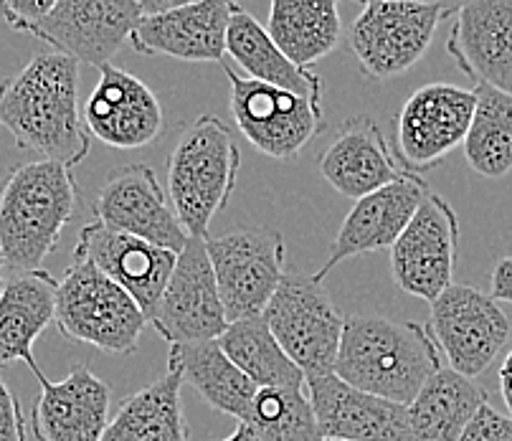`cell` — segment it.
I'll return each mask as SVG.
<instances>
[{
  "label": "cell",
  "instance_id": "1",
  "mask_svg": "<svg viewBox=\"0 0 512 441\" xmlns=\"http://www.w3.org/2000/svg\"><path fill=\"white\" fill-rule=\"evenodd\" d=\"M0 127L44 160L77 168L89 155L79 107V61L59 51L36 54L16 77L0 82Z\"/></svg>",
  "mask_w": 512,
  "mask_h": 441
},
{
  "label": "cell",
  "instance_id": "2",
  "mask_svg": "<svg viewBox=\"0 0 512 441\" xmlns=\"http://www.w3.org/2000/svg\"><path fill=\"white\" fill-rule=\"evenodd\" d=\"M439 371L442 358L426 325L373 315L345 322L335 376L348 386L409 406Z\"/></svg>",
  "mask_w": 512,
  "mask_h": 441
},
{
  "label": "cell",
  "instance_id": "3",
  "mask_svg": "<svg viewBox=\"0 0 512 441\" xmlns=\"http://www.w3.org/2000/svg\"><path fill=\"white\" fill-rule=\"evenodd\" d=\"M74 170L54 160H31L0 183V259L8 269L36 272L59 246L77 211Z\"/></svg>",
  "mask_w": 512,
  "mask_h": 441
},
{
  "label": "cell",
  "instance_id": "4",
  "mask_svg": "<svg viewBox=\"0 0 512 441\" xmlns=\"http://www.w3.org/2000/svg\"><path fill=\"white\" fill-rule=\"evenodd\" d=\"M241 150L221 117L203 115L180 132L168 158V196L191 239H208L216 213L224 211L239 178Z\"/></svg>",
  "mask_w": 512,
  "mask_h": 441
},
{
  "label": "cell",
  "instance_id": "5",
  "mask_svg": "<svg viewBox=\"0 0 512 441\" xmlns=\"http://www.w3.org/2000/svg\"><path fill=\"white\" fill-rule=\"evenodd\" d=\"M59 333L109 355H130L140 345L148 317L135 297L92 262L74 259L56 287Z\"/></svg>",
  "mask_w": 512,
  "mask_h": 441
},
{
  "label": "cell",
  "instance_id": "6",
  "mask_svg": "<svg viewBox=\"0 0 512 441\" xmlns=\"http://www.w3.org/2000/svg\"><path fill=\"white\" fill-rule=\"evenodd\" d=\"M452 13L419 0H365L350 26V49L360 71L388 82L414 69L434 44L439 23Z\"/></svg>",
  "mask_w": 512,
  "mask_h": 441
},
{
  "label": "cell",
  "instance_id": "7",
  "mask_svg": "<svg viewBox=\"0 0 512 441\" xmlns=\"http://www.w3.org/2000/svg\"><path fill=\"white\" fill-rule=\"evenodd\" d=\"M262 317L305 381L335 373L348 320L315 277L284 274Z\"/></svg>",
  "mask_w": 512,
  "mask_h": 441
},
{
  "label": "cell",
  "instance_id": "8",
  "mask_svg": "<svg viewBox=\"0 0 512 441\" xmlns=\"http://www.w3.org/2000/svg\"><path fill=\"white\" fill-rule=\"evenodd\" d=\"M208 259L229 322L262 317L284 279V239L279 231L236 229L208 236Z\"/></svg>",
  "mask_w": 512,
  "mask_h": 441
},
{
  "label": "cell",
  "instance_id": "9",
  "mask_svg": "<svg viewBox=\"0 0 512 441\" xmlns=\"http://www.w3.org/2000/svg\"><path fill=\"white\" fill-rule=\"evenodd\" d=\"M229 79V107L236 127L251 145L274 160H292L325 127L322 102L287 89L239 77L224 64Z\"/></svg>",
  "mask_w": 512,
  "mask_h": 441
},
{
  "label": "cell",
  "instance_id": "10",
  "mask_svg": "<svg viewBox=\"0 0 512 441\" xmlns=\"http://www.w3.org/2000/svg\"><path fill=\"white\" fill-rule=\"evenodd\" d=\"M429 333L449 368L474 381L502 353L512 325L492 294L472 284H452L431 302Z\"/></svg>",
  "mask_w": 512,
  "mask_h": 441
},
{
  "label": "cell",
  "instance_id": "11",
  "mask_svg": "<svg viewBox=\"0 0 512 441\" xmlns=\"http://www.w3.org/2000/svg\"><path fill=\"white\" fill-rule=\"evenodd\" d=\"M477 94L436 82L416 89L393 117L396 160L406 173H426L457 150L472 125Z\"/></svg>",
  "mask_w": 512,
  "mask_h": 441
},
{
  "label": "cell",
  "instance_id": "12",
  "mask_svg": "<svg viewBox=\"0 0 512 441\" xmlns=\"http://www.w3.org/2000/svg\"><path fill=\"white\" fill-rule=\"evenodd\" d=\"M150 325L170 345L208 343L224 335L229 317L218 297L206 239H188L183 246Z\"/></svg>",
  "mask_w": 512,
  "mask_h": 441
},
{
  "label": "cell",
  "instance_id": "13",
  "mask_svg": "<svg viewBox=\"0 0 512 441\" xmlns=\"http://www.w3.org/2000/svg\"><path fill=\"white\" fill-rule=\"evenodd\" d=\"M459 221L442 196L429 193L406 231L391 246V274L401 292L434 302L454 279Z\"/></svg>",
  "mask_w": 512,
  "mask_h": 441
},
{
  "label": "cell",
  "instance_id": "14",
  "mask_svg": "<svg viewBox=\"0 0 512 441\" xmlns=\"http://www.w3.org/2000/svg\"><path fill=\"white\" fill-rule=\"evenodd\" d=\"M92 213L97 224L173 254L191 239L148 163L122 165L109 175L92 201Z\"/></svg>",
  "mask_w": 512,
  "mask_h": 441
},
{
  "label": "cell",
  "instance_id": "15",
  "mask_svg": "<svg viewBox=\"0 0 512 441\" xmlns=\"http://www.w3.org/2000/svg\"><path fill=\"white\" fill-rule=\"evenodd\" d=\"M142 18L135 0H56L31 36L79 64H112Z\"/></svg>",
  "mask_w": 512,
  "mask_h": 441
},
{
  "label": "cell",
  "instance_id": "16",
  "mask_svg": "<svg viewBox=\"0 0 512 441\" xmlns=\"http://www.w3.org/2000/svg\"><path fill=\"white\" fill-rule=\"evenodd\" d=\"M89 135L115 150H140L165 130L160 99L140 77L115 64L99 66L97 87L82 107Z\"/></svg>",
  "mask_w": 512,
  "mask_h": 441
},
{
  "label": "cell",
  "instance_id": "17",
  "mask_svg": "<svg viewBox=\"0 0 512 441\" xmlns=\"http://www.w3.org/2000/svg\"><path fill=\"white\" fill-rule=\"evenodd\" d=\"M429 193V183L421 175L406 173L404 178L393 180L381 191L355 201V206L350 208L343 226H340L338 236H335L333 246H330L325 264L315 274V282L322 284V279L345 259L386 249L391 251V246L396 244L398 236L404 234Z\"/></svg>",
  "mask_w": 512,
  "mask_h": 441
},
{
  "label": "cell",
  "instance_id": "18",
  "mask_svg": "<svg viewBox=\"0 0 512 441\" xmlns=\"http://www.w3.org/2000/svg\"><path fill=\"white\" fill-rule=\"evenodd\" d=\"M317 431L330 441H411L406 406L348 386L335 373L307 378Z\"/></svg>",
  "mask_w": 512,
  "mask_h": 441
},
{
  "label": "cell",
  "instance_id": "19",
  "mask_svg": "<svg viewBox=\"0 0 512 441\" xmlns=\"http://www.w3.org/2000/svg\"><path fill=\"white\" fill-rule=\"evenodd\" d=\"M236 0H198L191 6L142 16L130 36L137 54L170 56L178 61L224 64L226 36Z\"/></svg>",
  "mask_w": 512,
  "mask_h": 441
},
{
  "label": "cell",
  "instance_id": "20",
  "mask_svg": "<svg viewBox=\"0 0 512 441\" xmlns=\"http://www.w3.org/2000/svg\"><path fill=\"white\" fill-rule=\"evenodd\" d=\"M74 259L92 262L109 279H115L125 292L135 297L150 322V317L158 310V302L163 297V289L168 284L178 254L92 221L79 231Z\"/></svg>",
  "mask_w": 512,
  "mask_h": 441
},
{
  "label": "cell",
  "instance_id": "21",
  "mask_svg": "<svg viewBox=\"0 0 512 441\" xmlns=\"http://www.w3.org/2000/svg\"><path fill=\"white\" fill-rule=\"evenodd\" d=\"M41 393L33 403L31 429L36 441H102L112 419V391L87 365H74L64 381L41 373Z\"/></svg>",
  "mask_w": 512,
  "mask_h": 441
},
{
  "label": "cell",
  "instance_id": "22",
  "mask_svg": "<svg viewBox=\"0 0 512 441\" xmlns=\"http://www.w3.org/2000/svg\"><path fill=\"white\" fill-rule=\"evenodd\" d=\"M447 54L474 84L512 94V0H467L449 33Z\"/></svg>",
  "mask_w": 512,
  "mask_h": 441
},
{
  "label": "cell",
  "instance_id": "23",
  "mask_svg": "<svg viewBox=\"0 0 512 441\" xmlns=\"http://www.w3.org/2000/svg\"><path fill=\"white\" fill-rule=\"evenodd\" d=\"M317 170L333 191L353 201L371 196L406 175L383 130L371 117L345 120L317 158Z\"/></svg>",
  "mask_w": 512,
  "mask_h": 441
},
{
  "label": "cell",
  "instance_id": "24",
  "mask_svg": "<svg viewBox=\"0 0 512 441\" xmlns=\"http://www.w3.org/2000/svg\"><path fill=\"white\" fill-rule=\"evenodd\" d=\"M56 282L49 272L16 274L0 292V365L23 360L39 378L41 368L33 358L39 340L56 315Z\"/></svg>",
  "mask_w": 512,
  "mask_h": 441
},
{
  "label": "cell",
  "instance_id": "25",
  "mask_svg": "<svg viewBox=\"0 0 512 441\" xmlns=\"http://www.w3.org/2000/svg\"><path fill=\"white\" fill-rule=\"evenodd\" d=\"M168 368L178 371L218 414L234 416L239 424L249 421L259 386L231 363L218 340L170 345Z\"/></svg>",
  "mask_w": 512,
  "mask_h": 441
},
{
  "label": "cell",
  "instance_id": "26",
  "mask_svg": "<svg viewBox=\"0 0 512 441\" xmlns=\"http://www.w3.org/2000/svg\"><path fill=\"white\" fill-rule=\"evenodd\" d=\"M267 31L289 61L310 69L338 49V0H269Z\"/></svg>",
  "mask_w": 512,
  "mask_h": 441
},
{
  "label": "cell",
  "instance_id": "27",
  "mask_svg": "<svg viewBox=\"0 0 512 441\" xmlns=\"http://www.w3.org/2000/svg\"><path fill=\"white\" fill-rule=\"evenodd\" d=\"M226 54L249 74V79L322 102V79L315 71L302 69L295 61H289L272 41L267 26H262L241 6L231 16Z\"/></svg>",
  "mask_w": 512,
  "mask_h": 441
},
{
  "label": "cell",
  "instance_id": "28",
  "mask_svg": "<svg viewBox=\"0 0 512 441\" xmlns=\"http://www.w3.org/2000/svg\"><path fill=\"white\" fill-rule=\"evenodd\" d=\"M180 386L183 376L168 368L163 378L132 393L112 414L102 441H188Z\"/></svg>",
  "mask_w": 512,
  "mask_h": 441
},
{
  "label": "cell",
  "instance_id": "29",
  "mask_svg": "<svg viewBox=\"0 0 512 441\" xmlns=\"http://www.w3.org/2000/svg\"><path fill=\"white\" fill-rule=\"evenodd\" d=\"M482 403H487L485 388L442 368L406 406L411 441H459Z\"/></svg>",
  "mask_w": 512,
  "mask_h": 441
},
{
  "label": "cell",
  "instance_id": "30",
  "mask_svg": "<svg viewBox=\"0 0 512 441\" xmlns=\"http://www.w3.org/2000/svg\"><path fill=\"white\" fill-rule=\"evenodd\" d=\"M218 345L259 388H305V373L289 360L264 317L229 322Z\"/></svg>",
  "mask_w": 512,
  "mask_h": 441
},
{
  "label": "cell",
  "instance_id": "31",
  "mask_svg": "<svg viewBox=\"0 0 512 441\" xmlns=\"http://www.w3.org/2000/svg\"><path fill=\"white\" fill-rule=\"evenodd\" d=\"M472 125L464 137V158L482 178L500 180L512 173V94L487 84L474 87Z\"/></svg>",
  "mask_w": 512,
  "mask_h": 441
},
{
  "label": "cell",
  "instance_id": "32",
  "mask_svg": "<svg viewBox=\"0 0 512 441\" xmlns=\"http://www.w3.org/2000/svg\"><path fill=\"white\" fill-rule=\"evenodd\" d=\"M246 426L259 441H322L305 388H259Z\"/></svg>",
  "mask_w": 512,
  "mask_h": 441
},
{
  "label": "cell",
  "instance_id": "33",
  "mask_svg": "<svg viewBox=\"0 0 512 441\" xmlns=\"http://www.w3.org/2000/svg\"><path fill=\"white\" fill-rule=\"evenodd\" d=\"M459 441H512V416L492 409L490 401L482 403Z\"/></svg>",
  "mask_w": 512,
  "mask_h": 441
},
{
  "label": "cell",
  "instance_id": "34",
  "mask_svg": "<svg viewBox=\"0 0 512 441\" xmlns=\"http://www.w3.org/2000/svg\"><path fill=\"white\" fill-rule=\"evenodd\" d=\"M56 0H0V16L13 31L31 33L51 11Z\"/></svg>",
  "mask_w": 512,
  "mask_h": 441
},
{
  "label": "cell",
  "instance_id": "35",
  "mask_svg": "<svg viewBox=\"0 0 512 441\" xmlns=\"http://www.w3.org/2000/svg\"><path fill=\"white\" fill-rule=\"evenodd\" d=\"M0 441H28L21 403L3 378H0Z\"/></svg>",
  "mask_w": 512,
  "mask_h": 441
},
{
  "label": "cell",
  "instance_id": "36",
  "mask_svg": "<svg viewBox=\"0 0 512 441\" xmlns=\"http://www.w3.org/2000/svg\"><path fill=\"white\" fill-rule=\"evenodd\" d=\"M490 294L497 302L512 305V256H505V259L497 262L495 272H492Z\"/></svg>",
  "mask_w": 512,
  "mask_h": 441
},
{
  "label": "cell",
  "instance_id": "37",
  "mask_svg": "<svg viewBox=\"0 0 512 441\" xmlns=\"http://www.w3.org/2000/svg\"><path fill=\"white\" fill-rule=\"evenodd\" d=\"M135 3L140 6L142 16H155V13H165V11H173V8L191 6V3H198V0H135Z\"/></svg>",
  "mask_w": 512,
  "mask_h": 441
},
{
  "label": "cell",
  "instance_id": "38",
  "mask_svg": "<svg viewBox=\"0 0 512 441\" xmlns=\"http://www.w3.org/2000/svg\"><path fill=\"white\" fill-rule=\"evenodd\" d=\"M500 393L507 406V414L512 416V350L505 355L500 365Z\"/></svg>",
  "mask_w": 512,
  "mask_h": 441
},
{
  "label": "cell",
  "instance_id": "39",
  "mask_svg": "<svg viewBox=\"0 0 512 441\" xmlns=\"http://www.w3.org/2000/svg\"><path fill=\"white\" fill-rule=\"evenodd\" d=\"M224 441H259V439H256V434H254V431H251V426L239 424V426H236L234 434L226 436Z\"/></svg>",
  "mask_w": 512,
  "mask_h": 441
},
{
  "label": "cell",
  "instance_id": "40",
  "mask_svg": "<svg viewBox=\"0 0 512 441\" xmlns=\"http://www.w3.org/2000/svg\"><path fill=\"white\" fill-rule=\"evenodd\" d=\"M419 3H436V6L447 8L449 13H459V8H462L467 0H419Z\"/></svg>",
  "mask_w": 512,
  "mask_h": 441
},
{
  "label": "cell",
  "instance_id": "41",
  "mask_svg": "<svg viewBox=\"0 0 512 441\" xmlns=\"http://www.w3.org/2000/svg\"><path fill=\"white\" fill-rule=\"evenodd\" d=\"M6 262H3V259H0V292H3V287H6V274H3V272H6Z\"/></svg>",
  "mask_w": 512,
  "mask_h": 441
},
{
  "label": "cell",
  "instance_id": "42",
  "mask_svg": "<svg viewBox=\"0 0 512 441\" xmlns=\"http://www.w3.org/2000/svg\"><path fill=\"white\" fill-rule=\"evenodd\" d=\"M322 441H330V439H322Z\"/></svg>",
  "mask_w": 512,
  "mask_h": 441
},
{
  "label": "cell",
  "instance_id": "43",
  "mask_svg": "<svg viewBox=\"0 0 512 441\" xmlns=\"http://www.w3.org/2000/svg\"><path fill=\"white\" fill-rule=\"evenodd\" d=\"M363 3H365V0H363Z\"/></svg>",
  "mask_w": 512,
  "mask_h": 441
}]
</instances>
